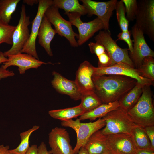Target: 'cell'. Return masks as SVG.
Segmentation results:
<instances>
[{
	"label": "cell",
	"mask_w": 154,
	"mask_h": 154,
	"mask_svg": "<svg viewBox=\"0 0 154 154\" xmlns=\"http://www.w3.org/2000/svg\"><path fill=\"white\" fill-rule=\"evenodd\" d=\"M94 92L102 104L118 101L131 89L137 81L131 78L118 75L92 76Z\"/></svg>",
	"instance_id": "6da1fadb"
},
{
	"label": "cell",
	"mask_w": 154,
	"mask_h": 154,
	"mask_svg": "<svg viewBox=\"0 0 154 154\" xmlns=\"http://www.w3.org/2000/svg\"><path fill=\"white\" fill-rule=\"evenodd\" d=\"M150 86H143L138 101L127 111L134 123L143 127L154 125V108Z\"/></svg>",
	"instance_id": "7a4b0ae2"
},
{
	"label": "cell",
	"mask_w": 154,
	"mask_h": 154,
	"mask_svg": "<svg viewBox=\"0 0 154 154\" xmlns=\"http://www.w3.org/2000/svg\"><path fill=\"white\" fill-rule=\"evenodd\" d=\"M105 127L101 130L105 135L120 133L131 135V131L136 124L133 121L127 111L119 106L104 116Z\"/></svg>",
	"instance_id": "3957f363"
},
{
	"label": "cell",
	"mask_w": 154,
	"mask_h": 154,
	"mask_svg": "<svg viewBox=\"0 0 154 154\" xmlns=\"http://www.w3.org/2000/svg\"><path fill=\"white\" fill-rule=\"evenodd\" d=\"M62 126L73 129L77 135V141L73 149L74 154H78L80 149L84 147L91 136L95 132L105 127L106 123L102 118L98 119L93 122L83 123L78 118L62 121Z\"/></svg>",
	"instance_id": "277c9868"
},
{
	"label": "cell",
	"mask_w": 154,
	"mask_h": 154,
	"mask_svg": "<svg viewBox=\"0 0 154 154\" xmlns=\"http://www.w3.org/2000/svg\"><path fill=\"white\" fill-rule=\"evenodd\" d=\"M111 35L110 31L100 30L94 37L96 42L102 44L104 47L111 60L110 66L118 63H123L135 68L130 58L128 49L119 47Z\"/></svg>",
	"instance_id": "5b68a950"
},
{
	"label": "cell",
	"mask_w": 154,
	"mask_h": 154,
	"mask_svg": "<svg viewBox=\"0 0 154 154\" xmlns=\"http://www.w3.org/2000/svg\"><path fill=\"white\" fill-rule=\"evenodd\" d=\"M30 23V17L27 15L25 6L23 4L20 19L13 33L12 47L8 50L3 53L4 56L7 57L9 55L21 53L29 37L28 26Z\"/></svg>",
	"instance_id": "8992f818"
},
{
	"label": "cell",
	"mask_w": 154,
	"mask_h": 154,
	"mask_svg": "<svg viewBox=\"0 0 154 154\" xmlns=\"http://www.w3.org/2000/svg\"><path fill=\"white\" fill-rule=\"evenodd\" d=\"M135 24L153 41H154V0L137 1Z\"/></svg>",
	"instance_id": "52a82bcc"
},
{
	"label": "cell",
	"mask_w": 154,
	"mask_h": 154,
	"mask_svg": "<svg viewBox=\"0 0 154 154\" xmlns=\"http://www.w3.org/2000/svg\"><path fill=\"white\" fill-rule=\"evenodd\" d=\"M48 20L54 26L57 33L64 37L74 47L79 46L75 37L78 35L73 31L71 23L64 19L60 14L58 9L53 5L48 7L44 14Z\"/></svg>",
	"instance_id": "ba28073f"
},
{
	"label": "cell",
	"mask_w": 154,
	"mask_h": 154,
	"mask_svg": "<svg viewBox=\"0 0 154 154\" xmlns=\"http://www.w3.org/2000/svg\"><path fill=\"white\" fill-rule=\"evenodd\" d=\"M68 17L69 21L72 25L75 26L79 33L78 46H81L92 37L95 33L104 29L102 21L97 17L92 21L83 22L80 19L81 16L78 13H70L65 14Z\"/></svg>",
	"instance_id": "9c48e42d"
},
{
	"label": "cell",
	"mask_w": 154,
	"mask_h": 154,
	"mask_svg": "<svg viewBox=\"0 0 154 154\" xmlns=\"http://www.w3.org/2000/svg\"><path fill=\"white\" fill-rule=\"evenodd\" d=\"M118 75L129 77L135 79L143 86L153 85L154 81L140 76L137 69L127 64L118 63L104 67H94L93 76L104 75Z\"/></svg>",
	"instance_id": "30bf717a"
},
{
	"label": "cell",
	"mask_w": 154,
	"mask_h": 154,
	"mask_svg": "<svg viewBox=\"0 0 154 154\" xmlns=\"http://www.w3.org/2000/svg\"><path fill=\"white\" fill-rule=\"evenodd\" d=\"M38 4L37 14L32 22L31 32L29 39L21 53L30 55L39 60L36 50V39L42 18L47 8L52 5V0H39Z\"/></svg>",
	"instance_id": "8fae6325"
},
{
	"label": "cell",
	"mask_w": 154,
	"mask_h": 154,
	"mask_svg": "<svg viewBox=\"0 0 154 154\" xmlns=\"http://www.w3.org/2000/svg\"><path fill=\"white\" fill-rule=\"evenodd\" d=\"M90 16L95 15L103 23L105 31H109V21L113 11L115 9L117 0L98 2L91 0H81Z\"/></svg>",
	"instance_id": "7c38bea8"
},
{
	"label": "cell",
	"mask_w": 154,
	"mask_h": 154,
	"mask_svg": "<svg viewBox=\"0 0 154 154\" xmlns=\"http://www.w3.org/2000/svg\"><path fill=\"white\" fill-rule=\"evenodd\" d=\"M131 33L133 37V51L130 53V58L136 68L141 65L144 59L147 57H154V52L146 42L142 31L135 24L132 26Z\"/></svg>",
	"instance_id": "4fadbf2b"
},
{
	"label": "cell",
	"mask_w": 154,
	"mask_h": 154,
	"mask_svg": "<svg viewBox=\"0 0 154 154\" xmlns=\"http://www.w3.org/2000/svg\"><path fill=\"white\" fill-rule=\"evenodd\" d=\"M50 154H74L70 144L69 134L66 129L56 127L49 134Z\"/></svg>",
	"instance_id": "5bb4252c"
},
{
	"label": "cell",
	"mask_w": 154,
	"mask_h": 154,
	"mask_svg": "<svg viewBox=\"0 0 154 154\" xmlns=\"http://www.w3.org/2000/svg\"><path fill=\"white\" fill-rule=\"evenodd\" d=\"M106 135L108 148L113 154H135L137 149L131 135L120 133Z\"/></svg>",
	"instance_id": "9a60e30c"
},
{
	"label": "cell",
	"mask_w": 154,
	"mask_h": 154,
	"mask_svg": "<svg viewBox=\"0 0 154 154\" xmlns=\"http://www.w3.org/2000/svg\"><path fill=\"white\" fill-rule=\"evenodd\" d=\"M7 61L1 66L5 69L11 66H16L20 74L25 73L26 70L31 68H37L42 64H51L46 63L26 53H19L7 56Z\"/></svg>",
	"instance_id": "2e32d148"
},
{
	"label": "cell",
	"mask_w": 154,
	"mask_h": 154,
	"mask_svg": "<svg viewBox=\"0 0 154 154\" xmlns=\"http://www.w3.org/2000/svg\"><path fill=\"white\" fill-rule=\"evenodd\" d=\"M94 67L88 61L81 63L76 73L75 80L82 94L94 92L92 80Z\"/></svg>",
	"instance_id": "e0dca14e"
},
{
	"label": "cell",
	"mask_w": 154,
	"mask_h": 154,
	"mask_svg": "<svg viewBox=\"0 0 154 154\" xmlns=\"http://www.w3.org/2000/svg\"><path fill=\"white\" fill-rule=\"evenodd\" d=\"M52 75L54 78L51 84L56 91L68 95L74 100L81 99L82 94L75 81L69 80L55 71Z\"/></svg>",
	"instance_id": "ac0fdd59"
},
{
	"label": "cell",
	"mask_w": 154,
	"mask_h": 154,
	"mask_svg": "<svg viewBox=\"0 0 154 154\" xmlns=\"http://www.w3.org/2000/svg\"><path fill=\"white\" fill-rule=\"evenodd\" d=\"M57 33L51 24L44 15L40 25L38 36V43L50 56H53L50 47V43Z\"/></svg>",
	"instance_id": "d6986e66"
},
{
	"label": "cell",
	"mask_w": 154,
	"mask_h": 154,
	"mask_svg": "<svg viewBox=\"0 0 154 154\" xmlns=\"http://www.w3.org/2000/svg\"><path fill=\"white\" fill-rule=\"evenodd\" d=\"M89 154H101L108 149L107 143V135L101 130L93 133L83 147Z\"/></svg>",
	"instance_id": "ffe728a7"
},
{
	"label": "cell",
	"mask_w": 154,
	"mask_h": 154,
	"mask_svg": "<svg viewBox=\"0 0 154 154\" xmlns=\"http://www.w3.org/2000/svg\"><path fill=\"white\" fill-rule=\"evenodd\" d=\"M144 86L137 82L131 89L118 100L119 106L127 111L132 108L141 96Z\"/></svg>",
	"instance_id": "44dd1931"
},
{
	"label": "cell",
	"mask_w": 154,
	"mask_h": 154,
	"mask_svg": "<svg viewBox=\"0 0 154 154\" xmlns=\"http://www.w3.org/2000/svg\"><path fill=\"white\" fill-rule=\"evenodd\" d=\"M120 106L118 101L107 104H102L93 110L88 112L84 113L80 116V121L89 119L91 121L97 118H102L110 111Z\"/></svg>",
	"instance_id": "7402d4cb"
},
{
	"label": "cell",
	"mask_w": 154,
	"mask_h": 154,
	"mask_svg": "<svg viewBox=\"0 0 154 154\" xmlns=\"http://www.w3.org/2000/svg\"><path fill=\"white\" fill-rule=\"evenodd\" d=\"M53 5L59 9H63L65 14L78 13L81 15L88 14L86 9L79 3L78 0H53Z\"/></svg>",
	"instance_id": "603a6c76"
},
{
	"label": "cell",
	"mask_w": 154,
	"mask_h": 154,
	"mask_svg": "<svg viewBox=\"0 0 154 154\" xmlns=\"http://www.w3.org/2000/svg\"><path fill=\"white\" fill-rule=\"evenodd\" d=\"M84 113V111L80 105L72 107L51 110L48 112V114L51 117L62 121L76 118Z\"/></svg>",
	"instance_id": "cb8c5ba5"
},
{
	"label": "cell",
	"mask_w": 154,
	"mask_h": 154,
	"mask_svg": "<svg viewBox=\"0 0 154 154\" xmlns=\"http://www.w3.org/2000/svg\"><path fill=\"white\" fill-rule=\"evenodd\" d=\"M131 135L137 149L153 150L149 139L143 127L136 125L131 131Z\"/></svg>",
	"instance_id": "d4e9b609"
},
{
	"label": "cell",
	"mask_w": 154,
	"mask_h": 154,
	"mask_svg": "<svg viewBox=\"0 0 154 154\" xmlns=\"http://www.w3.org/2000/svg\"><path fill=\"white\" fill-rule=\"evenodd\" d=\"M20 0H0V21L9 24Z\"/></svg>",
	"instance_id": "484cf974"
},
{
	"label": "cell",
	"mask_w": 154,
	"mask_h": 154,
	"mask_svg": "<svg viewBox=\"0 0 154 154\" xmlns=\"http://www.w3.org/2000/svg\"><path fill=\"white\" fill-rule=\"evenodd\" d=\"M39 126L34 125L31 128L20 133L21 142L18 146L14 149L9 150V154H25L29 149V138L31 134L37 130Z\"/></svg>",
	"instance_id": "4316f807"
},
{
	"label": "cell",
	"mask_w": 154,
	"mask_h": 154,
	"mask_svg": "<svg viewBox=\"0 0 154 154\" xmlns=\"http://www.w3.org/2000/svg\"><path fill=\"white\" fill-rule=\"evenodd\" d=\"M80 105L85 113L90 112L102 104L101 100L95 93L82 94Z\"/></svg>",
	"instance_id": "83f0119b"
},
{
	"label": "cell",
	"mask_w": 154,
	"mask_h": 154,
	"mask_svg": "<svg viewBox=\"0 0 154 154\" xmlns=\"http://www.w3.org/2000/svg\"><path fill=\"white\" fill-rule=\"evenodd\" d=\"M137 69L141 76L153 81H154V59L153 57L145 58L141 65Z\"/></svg>",
	"instance_id": "f1b7e54d"
},
{
	"label": "cell",
	"mask_w": 154,
	"mask_h": 154,
	"mask_svg": "<svg viewBox=\"0 0 154 154\" xmlns=\"http://www.w3.org/2000/svg\"><path fill=\"white\" fill-rule=\"evenodd\" d=\"M16 26L0 21V44L3 43L12 45V37Z\"/></svg>",
	"instance_id": "f546056e"
},
{
	"label": "cell",
	"mask_w": 154,
	"mask_h": 154,
	"mask_svg": "<svg viewBox=\"0 0 154 154\" xmlns=\"http://www.w3.org/2000/svg\"><path fill=\"white\" fill-rule=\"evenodd\" d=\"M115 9L117 21L122 31L129 32V22L125 16V7L122 0L117 1Z\"/></svg>",
	"instance_id": "4dcf8cb0"
},
{
	"label": "cell",
	"mask_w": 154,
	"mask_h": 154,
	"mask_svg": "<svg viewBox=\"0 0 154 154\" xmlns=\"http://www.w3.org/2000/svg\"><path fill=\"white\" fill-rule=\"evenodd\" d=\"M125 7L126 18L129 22L135 19L137 10L136 0H122Z\"/></svg>",
	"instance_id": "1f68e13d"
},
{
	"label": "cell",
	"mask_w": 154,
	"mask_h": 154,
	"mask_svg": "<svg viewBox=\"0 0 154 154\" xmlns=\"http://www.w3.org/2000/svg\"><path fill=\"white\" fill-rule=\"evenodd\" d=\"M88 46L91 52L95 54L97 57L106 51L104 46L102 44L97 42H90L88 44Z\"/></svg>",
	"instance_id": "d6a6232c"
},
{
	"label": "cell",
	"mask_w": 154,
	"mask_h": 154,
	"mask_svg": "<svg viewBox=\"0 0 154 154\" xmlns=\"http://www.w3.org/2000/svg\"><path fill=\"white\" fill-rule=\"evenodd\" d=\"M130 32L122 31L117 35L118 39L117 40H123L125 41L128 46L130 53H132L133 51V44L131 38Z\"/></svg>",
	"instance_id": "836d02e7"
},
{
	"label": "cell",
	"mask_w": 154,
	"mask_h": 154,
	"mask_svg": "<svg viewBox=\"0 0 154 154\" xmlns=\"http://www.w3.org/2000/svg\"><path fill=\"white\" fill-rule=\"evenodd\" d=\"M98 57V67H107L110 66L111 60L106 51Z\"/></svg>",
	"instance_id": "e575fe53"
},
{
	"label": "cell",
	"mask_w": 154,
	"mask_h": 154,
	"mask_svg": "<svg viewBox=\"0 0 154 154\" xmlns=\"http://www.w3.org/2000/svg\"><path fill=\"white\" fill-rule=\"evenodd\" d=\"M143 128L150 141L152 148L154 150V125L147 126Z\"/></svg>",
	"instance_id": "d590c367"
},
{
	"label": "cell",
	"mask_w": 154,
	"mask_h": 154,
	"mask_svg": "<svg viewBox=\"0 0 154 154\" xmlns=\"http://www.w3.org/2000/svg\"><path fill=\"white\" fill-rule=\"evenodd\" d=\"M14 74L12 71L6 70L2 66L0 67V80L3 78L13 76Z\"/></svg>",
	"instance_id": "8d00e7d4"
},
{
	"label": "cell",
	"mask_w": 154,
	"mask_h": 154,
	"mask_svg": "<svg viewBox=\"0 0 154 154\" xmlns=\"http://www.w3.org/2000/svg\"><path fill=\"white\" fill-rule=\"evenodd\" d=\"M38 148V154H50L48 151L46 145L44 142H42Z\"/></svg>",
	"instance_id": "74e56055"
},
{
	"label": "cell",
	"mask_w": 154,
	"mask_h": 154,
	"mask_svg": "<svg viewBox=\"0 0 154 154\" xmlns=\"http://www.w3.org/2000/svg\"><path fill=\"white\" fill-rule=\"evenodd\" d=\"M135 154H154V150L150 149H137Z\"/></svg>",
	"instance_id": "f35d334b"
},
{
	"label": "cell",
	"mask_w": 154,
	"mask_h": 154,
	"mask_svg": "<svg viewBox=\"0 0 154 154\" xmlns=\"http://www.w3.org/2000/svg\"><path fill=\"white\" fill-rule=\"evenodd\" d=\"M25 154H38V148L37 145H33L30 146Z\"/></svg>",
	"instance_id": "ab89813d"
},
{
	"label": "cell",
	"mask_w": 154,
	"mask_h": 154,
	"mask_svg": "<svg viewBox=\"0 0 154 154\" xmlns=\"http://www.w3.org/2000/svg\"><path fill=\"white\" fill-rule=\"evenodd\" d=\"M9 148L8 145L5 146L3 144L0 145V154H9Z\"/></svg>",
	"instance_id": "60d3db41"
},
{
	"label": "cell",
	"mask_w": 154,
	"mask_h": 154,
	"mask_svg": "<svg viewBox=\"0 0 154 154\" xmlns=\"http://www.w3.org/2000/svg\"><path fill=\"white\" fill-rule=\"evenodd\" d=\"M39 0H24L23 2L28 5L32 6L35 4L38 3Z\"/></svg>",
	"instance_id": "b9f144b4"
},
{
	"label": "cell",
	"mask_w": 154,
	"mask_h": 154,
	"mask_svg": "<svg viewBox=\"0 0 154 154\" xmlns=\"http://www.w3.org/2000/svg\"><path fill=\"white\" fill-rule=\"evenodd\" d=\"M7 58L4 56L3 53L0 52V64L7 62Z\"/></svg>",
	"instance_id": "7bdbcfd3"
},
{
	"label": "cell",
	"mask_w": 154,
	"mask_h": 154,
	"mask_svg": "<svg viewBox=\"0 0 154 154\" xmlns=\"http://www.w3.org/2000/svg\"><path fill=\"white\" fill-rule=\"evenodd\" d=\"M78 154H89L87 151L83 147L80 149Z\"/></svg>",
	"instance_id": "ee69618b"
},
{
	"label": "cell",
	"mask_w": 154,
	"mask_h": 154,
	"mask_svg": "<svg viewBox=\"0 0 154 154\" xmlns=\"http://www.w3.org/2000/svg\"><path fill=\"white\" fill-rule=\"evenodd\" d=\"M101 154H113L109 150L106 151Z\"/></svg>",
	"instance_id": "f6af8a7d"
}]
</instances>
